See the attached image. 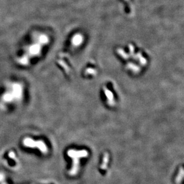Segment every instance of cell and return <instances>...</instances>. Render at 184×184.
Here are the masks:
<instances>
[{"label": "cell", "mask_w": 184, "mask_h": 184, "mask_svg": "<svg viewBox=\"0 0 184 184\" xmlns=\"http://www.w3.org/2000/svg\"><path fill=\"white\" fill-rule=\"evenodd\" d=\"M107 162H108V157H107V156H106H106L105 157L104 160H103V164L102 165V167H101L102 169H105V167H106Z\"/></svg>", "instance_id": "6da1fadb"}]
</instances>
